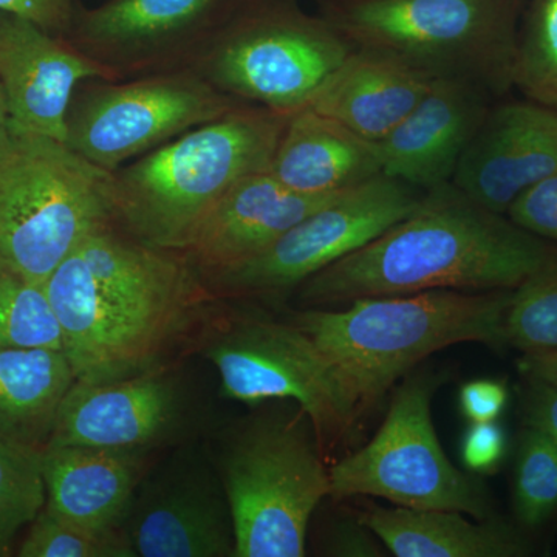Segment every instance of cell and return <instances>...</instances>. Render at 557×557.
Wrapping results in <instances>:
<instances>
[{
	"instance_id": "27",
	"label": "cell",
	"mask_w": 557,
	"mask_h": 557,
	"mask_svg": "<svg viewBox=\"0 0 557 557\" xmlns=\"http://www.w3.org/2000/svg\"><path fill=\"white\" fill-rule=\"evenodd\" d=\"M512 509L516 525L528 534L557 520V446L531 426H523L516 449Z\"/></svg>"
},
{
	"instance_id": "35",
	"label": "cell",
	"mask_w": 557,
	"mask_h": 557,
	"mask_svg": "<svg viewBox=\"0 0 557 557\" xmlns=\"http://www.w3.org/2000/svg\"><path fill=\"white\" fill-rule=\"evenodd\" d=\"M78 5L79 0H0V13L30 21L50 35L65 38Z\"/></svg>"
},
{
	"instance_id": "21",
	"label": "cell",
	"mask_w": 557,
	"mask_h": 557,
	"mask_svg": "<svg viewBox=\"0 0 557 557\" xmlns=\"http://www.w3.org/2000/svg\"><path fill=\"white\" fill-rule=\"evenodd\" d=\"M146 453L89 446L44 449V508L94 530L124 528L145 478Z\"/></svg>"
},
{
	"instance_id": "6",
	"label": "cell",
	"mask_w": 557,
	"mask_h": 557,
	"mask_svg": "<svg viewBox=\"0 0 557 557\" xmlns=\"http://www.w3.org/2000/svg\"><path fill=\"white\" fill-rule=\"evenodd\" d=\"M110 178L64 141L11 124L0 153V260L46 282L94 231L112 223Z\"/></svg>"
},
{
	"instance_id": "28",
	"label": "cell",
	"mask_w": 557,
	"mask_h": 557,
	"mask_svg": "<svg viewBox=\"0 0 557 557\" xmlns=\"http://www.w3.org/2000/svg\"><path fill=\"white\" fill-rule=\"evenodd\" d=\"M44 507L42 450L0 438V557L13 555L21 531Z\"/></svg>"
},
{
	"instance_id": "2",
	"label": "cell",
	"mask_w": 557,
	"mask_h": 557,
	"mask_svg": "<svg viewBox=\"0 0 557 557\" xmlns=\"http://www.w3.org/2000/svg\"><path fill=\"white\" fill-rule=\"evenodd\" d=\"M557 263V245L469 199L453 182L410 214L295 289L302 309L434 289H516Z\"/></svg>"
},
{
	"instance_id": "23",
	"label": "cell",
	"mask_w": 557,
	"mask_h": 557,
	"mask_svg": "<svg viewBox=\"0 0 557 557\" xmlns=\"http://www.w3.org/2000/svg\"><path fill=\"white\" fill-rule=\"evenodd\" d=\"M358 518L397 557H528L530 534L494 518L469 519L448 509L368 507Z\"/></svg>"
},
{
	"instance_id": "11",
	"label": "cell",
	"mask_w": 557,
	"mask_h": 557,
	"mask_svg": "<svg viewBox=\"0 0 557 557\" xmlns=\"http://www.w3.org/2000/svg\"><path fill=\"white\" fill-rule=\"evenodd\" d=\"M242 106L196 72L84 81L70 102L65 145L113 172Z\"/></svg>"
},
{
	"instance_id": "37",
	"label": "cell",
	"mask_w": 557,
	"mask_h": 557,
	"mask_svg": "<svg viewBox=\"0 0 557 557\" xmlns=\"http://www.w3.org/2000/svg\"><path fill=\"white\" fill-rule=\"evenodd\" d=\"M518 369L522 379H533L557 388V347L520 354Z\"/></svg>"
},
{
	"instance_id": "32",
	"label": "cell",
	"mask_w": 557,
	"mask_h": 557,
	"mask_svg": "<svg viewBox=\"0 0 557 557\" xmlns=\"http://www.w3.org/2000/svg\"><path fill=\"white\" fill-rule=\"evenodd\" d=\"M507 434L497 421L471 423L461 443V460L474 474H493L507 456Z\"/></svg>"
},
{
	"instance_id": "7",
	"label": "cell",
	"mask_w": 557,
	"mask_h": 557,
	"mask_svg": "<svg viewBox=\"0 0 557 557\" xmlns=\"http://www.w3.org/2000/svg\"><path fill=\"white\" fill-rule=\"evenodd\" d=\"M354 49L300 0H242L193 72L234 100L292 115Z\"/></svg>"
},
{
	"instance_id": "34",
	"label": "cell",
	"mask_w": 557,
	"mask_h": 557,
	"mask_svg": "<svg viewBox=\"0 0 557 557\" xmlns=\"http://www.w3.org/2000/svg\"><path fill=\"white\" fill-rule=\"evenodd\" d=\"M509 401V388L505 381L493 379L471 380L460 387L458 403L469 423L497 421Z\"/></svg>"
},
{
	"instance_id": "13",
	"label": "cell",
	"mask_w": 557,
	"mask_h": 557,
	"mask_svg": "<svg viewBox=\"0 0 557 557\" xmlns=\"http://www.w3.org/2000/svg\"><path fill=\"white\" fill-rule=\"evenodd\" d=\"M242 0L79 2L67 39L104 73L126 81L193 72Z\"/></svg>"
},
{
	"instance_id": "30",
	"label": "cell",
	"mask_w": 557,
	"mask_h": 557,
	"mask_svg": "<svg viewBox=\"0 0 557 557\" xmlns=\"http://www.w3.org/2000/svg\"><path fill=\"white\" fill-rule=\"evenodd\" d=\"M505 341L520 354L557 347V263L512 292Z\"/></svg>"
},
{
	"instance_id": "38",
	"label": "cell",
	"mask_w": 557,
	"mask_h": 557,
	"mask_svg": "<svg viewBox=\"0 0 557 557\" xmlns=\"http://www.w3.org/2000/svg\"><path fill=\"white\" fill-rule=\"evenodd\" d=\"M11 139V120L7 108L5 95L0 87V153L5 150Z\"/></svg>"
},
{
	"instance_id": "8",
	"label": "cell",
	"mask_w": 557,
	"mask_h": 557,
	"mask_svg": "<svg viewBox=\"0 0 557 557\" xmlns=\"http://www.w3.org/2000/svg\"><path fill=\"white\" fill-rule=\"evenodd\" d=\"M228 497L236 557H302L311 516L330 497L317 438L298 421L258 418L231 434L215 463Z\"/></svg>"
},
{
	"instance_id": "18",
	"label": "cell",
	"mask_w": 557,
	"mask_h": 557,
	"mask_svg": "<svg viewBox=\"0 0 557 557\" xmlns=\"http://www.w3.org/2000/svg\"><path fill=\"white\" fill-rule=\"evenodd\" d=\"M491 100L465 81L435 79L412 112L376 143L381 174L420 190L453 182Z\"/></svg>"
},
{
	"instance_id": "16",
	"label": "cell",
	"mask_w": 557,
	"mask_h": 557,
	"mask_svg": "<svg viewBox=\"0 0 557 557\" xmlns=\"http://www.w3.org/2000/svg\"><path fill=\"white\" fill-rule=\"evenodd\" d=\"M557 172V110L539 102L491 106L469 143L453 183L498 214L528 188Z\"/></svg>"
},
{
	"instance_id": "15",
	"label": "cell",
	"mask_w": 557,
	"mask_h": 557,
	"mask_svg": "<svg viewBox=\"0 0 557 557\" xmlns=\"http://www.w3.org/2000/svg\"><path fill=\"white\" fill-rule=\"evenodd\" d=\"M188 418L185 386L171 366L109 383L76 380L62 401L46 448L89 446L150 453L185 434Z\"/></svg>"
},
{
	"instance_id": "10",
	"label": "cell",
	"mask_w": 557,
	"mask_h": 557,
	"mask_svg": "<svg viewBox=\"0 0 557 557\" xmlns=\"http://www.w3.org/2000/svg\"><path fill=\"white\" fill-rule=\"evenodd\" d=\"M437 387V376L428 373L403 381L375 437L329 468L330 497H380L403 508L493 516L482 482L460 471L440 445L431 409Z\"/></svg>"
},
{
	"instance_id": "20",
	"label": "cell",
	"mask_w": 557,
	"mask_h": 557,
	"mask_svg": "<svg viewBox=\"0 0 557 557\" xmlns=\"http://www.w3.org/2000/svg\"><path fill=\"white\" fill-rule=\"evenodd\" d=\"M434 81L387 51L355 47L309 106L359 137L379 143L423 100Z\"/></svg>"
},
{
	"instance_id": "17",
	"label": "cell",
	"mask_w": 557,
	"mask_h": 557,
	"mask_svg": "<svg viewBox=\"0 0 557 557\" xmlns=\"http://www.w3.org/2000/svg\"><path fill=\"white\" fill-rule=\"evenodd\" d=\"M89 79L104 73L67 39L0 13V87L16 129L65 143L70 102Z\"/></svg>"
},
{
	"instance_id": "33",
	"label": "cell",
	"mask_w": 557,
	"mask_h": 557,
	"mask_svg": "<svg viewBox=\"0 0 557 557\" xmlns=\"http://www.w3.org/2000/svg\"><path fill=\"white\" fill-rule=\"evenodd\" d=\"M321 552L335 557H383L386 547L357 515L330 523L322 536Z\"/></svg>"
},
{
	"instance_id": "29",
	"label": "cell",
	"mask_w": 557,
	"mask_h": 557,
	"mask_svg": "<svg viewBox=\"0 0 557 557\" xmlns=\"http://www.w3.org/2000/svg\"><path fill=\"white\" fill-rule=\"evenodd\" d=\"M21 557H137L124 528L94 530L58 518L46 508L17 547Z\"/></svg>"
},
{
	"instance_id": "1",
	"label": "cell",
	"mask_w": 557,
	"mask_h": 557,
	"mask_svg": "<svg viewBox=\"0 0 557 557\" xmlns=\"http://www.w3.org/2000/svg\"><path fill=\"white\" fill-rule=\"evenodd\" d=\"M76 380L109 383L168 366L218 299L182 251L113 223L94 231L46 281Z\"/></svg>"
},
{
	"instance_id": "22",
	"label": "cell",
	"mask_w": 557,
	"mask_h": 557,
	"mask_svg": "<svg viewBox=\"0 0 557 557\" xmlns=\"http://www.w3.org/2000/svg\"><path fill=\"white\" fill-rule=\"evenodd\" d=\"M271 177L307 196H333L379 177L376 143L310 106L292 113L271 159Z\"/></svg>"
},
{
	"instance_id": "5",
	"label": "cell",
	"mask_w": 557,
	"mask_h": 557,
	"mask_svg": "<svg viewBox=\"0 0 557 557\" xmlns=\"http://www.w3.org/2000/svg\"><path fill=\"white\" fill-rule=\"evenodd\" d=\"M355 47L387 51L432 78L465 81L491 98L512 90L527 0H311Z\"/></svg>"
},
{
	"instance_id": "19",
	"label": "cell",
	"mask_w": 557,
	"mask_h": 557,
	"mask_svg": "<svg viewBox=\"0 0 557 557\" xmlns=\"http://www.w3.org/2000/svg\"><path fill=\"white\" fill-rule=\"evenodd\" d=\"M341 194L307 196L285 188L269 171L260 172L234 186L211 209L182 252L201 278L218 276L255 259Z\"/></svg>"
},
{
	"instance_id": "36",
	"label": "cell",
	"mask_w": 557,
	"mask_h": 557,
	"mask_svg": "<svg viewBox=\"0 0 557 557\" xmlns=\"http://www.w3.org/2000/svg\"><path fill=\"white\" fill-rule=\"evenodd\" d=\"M519 388L523 424L539 429L557 446V388L533 379H522Z\"/></svg>"
},
{
	"instance_id": "9",
	"label": "cell",
	"mask_w": 557,
	"mask_h": 557,
	"mask_svg": "<svg viewBox=\"0 0 557 557\" xmlns=\"http://www.w3.org/2000/svg\"><path fill=\"white\" fill-rule=\"evenodd\" d=\"M203 355L223 397L251 406L298 403L321 450L346 443L368 413L343 369L287 318L233 314L208 330Z\"/></svg>"
},
{
	"instance_id": "12",
	"label": "cell",
	"mask_w": 557,
	"mask_h": 557,
	"mask_svg": "<svg viewBox=\"0 0 557 557\" xmlns=\"http://www.w3.org/2000/svg\"><path fill=\"white\" fill-rule=\"evenodd\" d=\"M426 190L379 175L318 208L244 265L203 278L218 298H274L369 244L418 207Z\"/></svg>"
},
{
	"instance_id": "24",
	"label": "cell",
	"mask_w": 557,
	"mask_h": 557,
	"mask_svg": "<svg viewBox=\"0 0 557 557\" xmlns=\"http://www.w3.org/2000/svg\"><path fill=\"white\" fill-rule=\"evenodd\" d=\"M75 381L62 350L0 347V438L46 449Z\"/></svg>"
},
{
	"instance_id": "4",
	"label": "cell",
	"mask_w": 557,
	"mask_h": 557,
	"mask_svg": "<svg viewBox=\"0 0 557 557\" xmlns=\"http://www.w3.org/2000/svg\"><path fill=\"white\" fill-rule=\"evenodd\" d=\"M515 289L373 296L344 309H300L289 322L343 369L369 412L423 359L463 343L507 347L505 318Z\"/></svg>"
},
{
	"instance_id": "14",
	"label": "cell",
	"mask_w": 557,
	"mask_h": 557,
	"mask_svg": "<svg viewBox=\"0 0 557 557\" xmlns=\"http://www.w3.org/2000/svg\"><path fill=\"white\" fill-rule=\"evenodd\" d=\"M141 557H236V531L215 465L182 449L135 493L126 525Z\"/></svg>"
},
{
	"instance_id": "25",
	"label": "cell",
	"mask_w": 557,
	"mask_h": 557,
	"mask_svg": "<svg viewBox=\"0 0 557 557\" xmlns=\"http://www.w3.org/2000/svg\"><path fill=\"white\" fill-rule=\"evenodd\" d=\"M0 347L64 351L57 313L46 282L36 281L0 260Z\"/></svg>"
},
{
	"instance_id": "31",
	"label": "cell",
	"mask_w": 557,
	"mask_h": 557,
	"mask_svg": "<svg viewBox=\"0 0 557 557\" xmlns=\"http://www.w3.org/2000/svg\"><path fill=\"white\" fill-rule=\"evenodd\" d=\"M507 215L520 228L557 245V172L520 194Z\"/></svg>"
},
{
	"instance_id": "3",
	"label": "cell",
	"mask_w": 557,
	"mask_h": 557,
	"mask_svg": "<svg viewBox=\"0 0 557 557\" xmlns=\"http://www.w3.org/2000/svg\"><path fill=\"white\" fill-rule=\"evenodd\" d=\"M288 116L242 106L113 171V225L143 244L183 251L234 186L270 170Z\"/></svg>"
},
{
	"instance_id": "26",
	"label": "cell",
	"mask_w": 557,
	"mask_h": 557,
	"mask_svg": "<svg viewBox=\"0 0 557 557\" xmlns=\"http://www.w3.org/2000/svg\"><path fill=\"white\" fill-rule=\"evenodd\" d=\"M512 89L557 110V0H527L516 39Z\"/></svg>"
}]
</instances>
